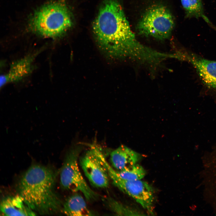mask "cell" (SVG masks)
<instances>
[{
    "label": "cell",
    "mask_w": 216,
    "mask_h": 216,
    "mask_svg": "<svg viewBox=\"0 0 216 216\" xmlns=\"http://www.w3.org/2000/svg\"><path fill=\"white\" fill-rule=\"evenodd\" d=\"M62 211L65 215L70 216L93 215L88 208L83 197L76 193L69 197L64 204Z\"/></svg>",
    "instance_id": "cell-12"
},
{
    "label": "cell",
    "mask_w": 216,
    "mask_h": 216,
    "mask_svg": "<svg viewBox=\"0 0 216 216\" xmlns=\"http://www.w3.org/2000/svg\"><path fill=\"white\" fill-rule=\"evenodd\" d=\"M79 148L70 150L68 153L61 168L60 184L62 189L74 192H80L88 201H94L98 194L89 186L79 167Z\"/></svg>",
    "instance_id": "cell-4"
},
{
    "label": "cell",
    "mask_w": 216,
    "mask_h": 216,
    "mask_svg": "<svg viewBox=\"0 0 216 216\" xmlns=\"http://www.w3.org/2000/svg\"><path fill=\"white\" fill-rule=\"evenodd\" d=\"M32 30L44 37H59L73 25L72 14L64 0L49 2L37 10L30 19Z\"/></svg>",
    "instance_id": "cell-3"
},
{
    "label": "cell",
    "mask_w": 216,
    "mask_h": 216,
    "mask_svg": "<svg viewBox=\"0 0 216 216\" xmlns=\"http://www.w3.org/2000/svg\"><path fill=\"white\" fill-rule=\"evenodd\" d=\"M56 175L47 167L34 165L22 177L19 195L33 211L50 214L57 211L60 200L54 190Z\"/></svg>",
    "instance_id": "cell-2"
},
{
    "label": "cell",
    "mask_w": 216,
    "mask_h": 216,
    "mask_svg": "<svg viewBox=\"0 0 216 216\" xmlns=\"http://www.w3.org/2000/svg\"><path fill=\"white\" fill-rule=\"evenodd\" d=\"M105 202L108 208L117 215H145L136 209L122 204L120 202L111 198L106 199Z\"/></svg>",
    "instance_id": "cell-14"
},
{
    "label": "cell",
    "mask_w": 216,
    "mask_h": 216,
    "mask_svg": "<svg viewBox=\"0 0 216 216\" xmlns=\"http://www.w3.org/2000/svg\"><path fill=\"white\" fill-rule=\"evenodd\" d=\"M174 25L170 11L163 6H157L145 13L138 24L137 29L142 34L164 40L170 37Z\"/></svg>",
    "instance_id": "cell-5"
},
{
    "label": "cell",
    "mask_w": 216,
    "mask_h": 216,
    "mask_svg": "<svg viewBox=\"0 0 216 216\" xmlns=\"http://www.w3.org/2000/svg\"><path fill=\"white\" fill-rule=\"evenodd\" d=\"M1 214L3 216H35V213L20 195L7 197L0 204Z\"/></svg>",
    "instance_id": "cell-11"
},
{
    "label": "cell",
    "mask_w": 216,
    "mask_h": 216,
    "mask_svg": "<svg viewBox=\"0 0 216 216\" xmlns=\"http://www.w3.org/2000/svg\"><path fill=\"white\" fill-rule=\"evenodd\" d=\"M141 158L140 154L121 145L111 153L110 159L113 168L116 170L121 171L137 164Z\"/></svg>",
    "instance_id": "cell-10"
},
{
    "label": "cell",
    "mask_w": 216,
    "mask_h": 216,
    "mask_svg": "<svg viewBox=\"0 0 216 216\" xmlns=\"http://www.w3.org/2000/svg\"><path fill=\"white\" fill-rule=\"evenodd\" d=\"M115 171L117 175L120 178L128 181L141 180L146 173L143 168L137 164L127 169L121 171L115 170Z\"/></svg>",
    "instance_id": "cell-15"
},
{
    "label": "cell",
    "mask_w": 216,
    "mask_h": 216,
    "mask_svg": "<svg viewBox=\"0 0 216 216\" xmlns=\"http://www.w3.org/2000/svg\"><path fill=\"white\" fill-rule=\"evenodd\" d=\"M37 54L28 55L12 63L8 72L0 76V87L19 81L31 72L32 62Z\"/></svg>",
    "instance_id": "cell-9"
},
{
    "label": "cell",
    "mask_w": 216,
    "mask_h": 216,
    "mask_svg": "<svg viewBox=\"0 0 216 216\" xmlns=\"http://www.w3.org/2000/svg\"><path fill=\"white\" fill-rule=\"evenodd\" d=\"M182 60L187 61L196 71L203 84L216 91V61L211 60L190 52H182Z\"/></svg>",
    "instance_id": "cell-8"
},
{
    "label": "cell",
    "mask_w": 216,
    "mask_h": 216,
    "mask_svg": "<svg viewBox=\"0 0 216 216\" xmlns=\"http://www.w3.org/2000/svg\"><path fill=\"white\" fill-rule=\"evenodd\" d=\"M93 30L100 48L112 58H129L149 63L155 57V50L136 39L117 0L103 1Z\"/></svg>",
    "instance_id": "cell-1"
},
{
    "label": "cell",
    "mask_w": 216,
    "mask_h": 216,
    "mask_svg": "<svg viewBox=\"0 0 216 216\" xmlns=\"http://www.w3.org/2000/svg\"><path fill=\"white\" fill-rule=\"evenodd\" d=\"M102 152L98 146H91L81 158L80 166L84 174L93 186L105 188L109 185V176L102 160Z\"/></svg>",
    "instance_id": "cell-7"
},
{
    "label": "cell",
    "mask_w": 216,
    "mask_h": 216,
    "mask_svg": "<svg viewBox=\"0 0 216 216\" xmlns=\"http://www.w3.org/2000/svg\"><path fill=\"white\" fill-rule=\"evenodd\" d=\"M186 16L189 18H201L207 23L211 25L208 19L204 14L202 0H181Z\"/></svg>",
    "instance_id": "cell-13"
},
{
    "label": "cell",
    "mask_w": 216,
    "mask_h": 216,
    "mask_svg": "<svg viewBox=\"0 0 216 216\" xmlns=\"http://www.w3.org/2000/svg\"><path fill=\"white\" fill-rule=\"evenodd\" d=\"M103 161L114 184L123 192L133 198L149 213L153 214L154 192L151 185L141 180L128 181L120 178L106 159Z\"/></svg>",
    "instance_id": "cell-6"
}]
</instances>
